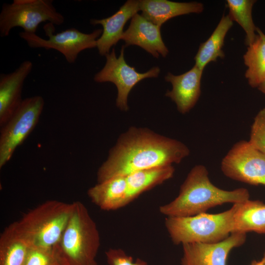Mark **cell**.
<instances>
[{
  "instance_id": "8",
  "label": "cell",
  "mask_w": 265,
  "mask_h": 265,
  "mask_svg": "<svg viewBox=\"0 0 265 265\" xmlns=\"http://www.w3.org/2000/svg\"><path fill=\"white\" fill-rule=\"evenodd\" d=\"M43 28L48 39H44L36 33L24 31L20 32L19 35L30 48L58 51L71 64L76 62L81 51L97 47V41L103 32L102 29H97L90 33H84L77 28H70L54 34V25L50 23Z\"/></svg>"
},
{
  "instance_id": "29",
  "label": "cell",
  "mask_w": 265,
  "mask_h": 265,
  "mask_svg": "<svg viewBox=\"0 0 265 265\" xmlns=\"http://www.w3.org/2000/svg\"><path fill=\"white\" fill-rule=\"evenodd\" d=\"M261 261L263 262L264 265H265V252L264 253V256Z\"/></svg>"
},
{
  "instance_id": "23",
  "label": "cell",
  "mask_w": 265,
  "mask_h": 265,
  "mask_svg": "<svg viewBox=\"0 0 265 265\" xmlns=\"http://www.w3.org/2000/svg\"><path fill=\"white\" fill-rule=\"evenodd\" d=\"M255 0H228L227 3L229 9V16L232 21H236L244 29L246 33L245 43L248 46L251 45L257 38V27L252 16V9Z\"/></svg>"
},
{
  "instance_id": "14",
  "label": "cell",
  "mask_w": 265,
  "mask_h": 265,
  "mask_svg": "<svg viewBox=\"0 0 265 265\" xmlns=\"http://www.w3.org/2000/svg\"><path fill=\"white\" fill-rule=\"evenodd\" d=\"M33 64L24 61L13 72L0 75V126H3L22 102L24 83Z\"/></svg>"
},
{
  "instance_id": "5",
  "label": "cell",
  "mask_w": 265,
  "mask_h": 265,
  "mask_svg": "<svg viewBox=\"0 0 265 265\" xmlns=\"http://www.w3.org/2000/svg\"><path fill=\"white\" fill-rule=\"evenodd\" d=\"M233 208L220 213L206 212L185 217H166L165 226L175 244L215 243L227 238L233 230Z\"/></svg>"
},
{
  "instance_id": "19",
  "label": "cell",
  "mask_w": 265,
  "mask_h": 265,
  "mask_svg": "<svg viewBox=\"0 0 265 265\" xmlns=\"http://www.w3.org/2000/svg\"><path fill=\"white\" fill-rule=\"evenodd\" d=\"M174 172L173 166L169 165L141 170L126 176V205L142 193L171 179Z\"/></svg>"
},
{
  "instance_id": "15",
  "label": "cell",
  "mask_w": 265,
  "mask_h": 265,
  "mask_svg": "<svg viewBox=\"0 0 265 265\" xmlns=\"http://www.w3.org/2000/svg\"><path fill=\"white\" fill-rule=\"evenodd\" d=\"M140 11L139 0H128L112 16L102 19H91L93 26L101 25L103 29L97 41V48L101 55L109 53L123 34V28L127 22Z\"/></svg>"
},
{
  "instance_id": "16",
  "label": "cell",
  "mask_w": 265,
  "mask_h": 265,
  "mask_svg": "<svg viewBox=\"0 0 265 265\" xmlns=\"http://www.w3.org/2000/svg\"><path fill=\"white\" fill-rule=\"evenodd\" d=\"M142 15L153 24L161 26L175 17L192 13H200L204 9L202 3L180 2L167 0H139Z\"/></svg>"
},
{
  "instance_id": "24",
  "label": "cell",
  "mask_w": 265,
  "mask_h": 265,
  "mask_svg": "<svg viewBox=\"0 0 265 265\" xmlns=\"http://www.w3.org/2000/svg\"><path fill=\"white\" fill-rule=\"evenodd\" d=\"M25 265H69L58 244L48 248L31 247Z\"/></svg>"
},
{
  "instance_id": "3",
  "label": "cell",
  "mask_w": 265,
  "mask_h": 265,
  "mask_svg": "<svg viewBox=\"0 0 265 265\" xmlns=\"http://www.w3.org/2000/svg\"><path fill=\"white\" fill-rule=\"evenodd\" d=\"M72 203L48 200L30 210L14 224L31 247L58 244L70 216Z\"/></svg>"
},
{
  "instance_id": "6",
  "label": "cell",
  "mask_w": 265,
  "mask_h": 265,
  "mask_svg": "<svg viewBox=\"0 0 265 265\" xmlns=\"http://www.w3.org/2000/svg\"><path fill=\"white\" fill-rule=\"evenodd\" d=\"M53 2L52 0H14L11 3H4L0 13V36H8L15 27L22 28L26 33H36L42 23L62 25L64 17L57 11Z\"/></svg>"
},
{
  "instance_id": "27",
  "label": "cell",
  "mask_w": 265,
  "mask_h": 265,
  "mask_svg": "<svg viewBox=\"0 0 265 265\" xmlns=\"http://www.w3.org/2000/svg\"><path fill=\"white\" fill-rule=\"evenodd\" d=\"M257 88L265 94V80L258 86Z\"/></svg>"
},
{
  "instance_id": "21",
  "label": "cell",
  "mask_w": 265,
  "mask_h": 265,
  "mask_svg": "<svg viewBox=\"0 0 265 265\" xmlns=\"http://www.w3.org/2000/svg\"><path fill=\"white\" fill-rule=\"evenodd\" d=\"M233 22L229 15L223 16L210 37L202 43L195 56V65L203 71L211 62L215 61L218 58L224 57L222 50L224 39Z\"/></svg>"
},
{
  "instance_id": "13",
  "label": "cell",
  "mask_w": 265,
  "mask_h": 265,
  "mask_svg": "<svg viewBox=\"0 0 265 265\" xmlns=\"http://www.w3.org/2000/svg\"><path fill=\"white\" fill-rule=\"evenodd\" d=\"M195 65L188 71L175 76L168 73L165 80L172 85L165 96L170 98L182 114L188 112L196 105L201 94V80L203 74Z\"/></svg>"
},
{
  "instance_id": "11",
  "label": "cell",
  "mask_w": 265,
  "mask_h": 265,
  "mask_svg": "<svg viewBox=\"0 0 265 265\" xmlns=\"http://www.w3.org/2000/svg\"><path fill=\"white\" fill-rule=\"evenodd\" d=\"M246 234L231 233L215 243L193 242L182 244V265H226L228 255L234 248L241 246Z\"/></svg>"
},
{
  "instance_id": "18",
  "label": "cell",
  "mask_w": 265,
  "mask_h": 265,
  "mask_svg": "<svg viewBox=\"0 0 265 265\" xmlns=\"http://www.w3.org/2000/svg\"><path fill=\"white\" fill-rule=\"evenodd\" d=\"M126 176H116L98 183L87 194L91 201L101 209L112 211L126 205Z\"/></svg>"
},
{
  "instance_id": "1",
  "label": "cell",
  "mask_w": 265,
  "mask_h": 265,
  "mask_svg": "<svg viewBox=\"0 0 265 265\" xmlns=\"http://www.w3.org/2000/svg\"><path fill=\"white\" fill-rule=\"evenodd\" d=\"M187 146L178 140L143 128L132 127L122 133L97 172L100 183L143 169L179 164L189 156Z\"/></svg>"
},
{
  "instance_id": "2",
  "label": "cell",
  "mask_w": 265,
  "mask_h": 265,
  "mask_svg": "<svg viewBox=\"0 0 265 265\" xmlns=\"http://www.w3.org/2000/svg\"><path fill=\"white\" fill-rule=\"evenodd\" d=\"M249 197L248 190L243 187L226 190L216 186L211 182L207 168L198 164L188 173L178 196L160 206L159 211L166 217L190 216L225 203L244 201Z\"/></svg>"
},
{
  "instance_id": "12",
  "label": "cell",
  "mask_w": 265,
  "mask_h": 265,
  "mask_svg": "<svg viewBox=\"0 0 265 265\" xmlns=\"http://www.w3.org/2000/svg\"><path fill=\"white\" fill-rule=\"evenodd\" d=\"M160 29V26L136 13L132 17L121 39L125 42V47L136 45L154 57L158 58L160 54L165 57L169 52L162 39Z\"/></svg>"
},
{
  "instance_id": "30",
  "label": "cell",
  "mask_w": 265,
  "mask_h": 265,
  "mask_svg": "<svg viewBox=\"0 0 265 265\" xmlns=\"http://www.w3.org/2000/svg\"><path fill=\"white\" fill-rule=\"evenodd\" d=\"M90 265H97V263L96 261H94L92 264H91Z\"/></svg>"
},
{
  "instance_id": "7",
  "label": "cell",
  "mask_w": 265,
  "mask_h": 265,
  "mask_svg": "<svg viewBox=\"0 0 265 265\" xmlns=\"http://www.w3.org/2000/svg\"><path fill=\"white\" fill-rule=\"evenodd\" d=\"M42 96H34L23 100L15 111L2 126L0 134V168L11 158L34 129L43 109Z\"/></svg>"
},
{
  "instance_id": "20",
  "label": "cell",
  "mask_w": 265,
  "mask_h": 265,
  "mask_svg": "<svg viewBox=\"0 0 265 265\" xmlns=\"http://www.w3.org/2000/svg\"><path fill=\"white\" fill-rule=\"evenodd\" d=\"M30 245L18 231L14 222L0 237V265H25Z\"/></svg>"
},
{
  "instance_id": "9",
  "label": "cell",
  "mask_w": 265,
  "mask_h": 265,
  "mask_svg": "<svg viewBox=\"0 0 265 265\" xmlns=\"http://www.w3.org/2000/svg\"><path fill=\"white\" fill-rule=\"evenodd\" d=\"M221 170L233 180L265 186V154L253 147L248 141L240 140L222 159Z\"/></svg>"
},
{
  "instance_id": "10",
  "label": "cell",
  "mask_w": 265,
  "mask_h": 265,
  "mask_svg": "<svg viewBox=\"0 0 265 265\" xmlns=\"http://www.w3.org/2000/svg\"><path fill=\"white\" fill-rule=\"evenodd\" d=\"M125 46L122 47L120 54L117 57L115 50L107 53L106 63L103 68L96 73L94 80L97 82H111L117 88L116 106L122 111L129 110L128 97L132 88L141 80L149 78H157L160 73L159 67H154L145 73L137 72L128 65L124 58Z\"/></svg>"
},
{
  "instance_id": "17",
  "label": "cell",
  "mask_w": 265,
  "mask_h": 265,
  "mask_svg": "<svg viewBox=\"0 0 265 265\" xmlns=\"http://www.w3.org/2000/svg\"><path fill=\"white\" fill-rule=\"evenodd\" d=\"M233 233L265 234V204L249 199L233 204Z\"/></svg>"
},
{
  "instance_id": "26",
  "label": "cell",
  "mask_w": 265,
  "mask_h": 265,
  "mask_svg": "<svg viewBox=\"0 0 265 265\" xmlns=\"http://www.w3.org/2000/svg\"><path fill=\"white\" fill-rule=\"evenodd\" d=\"M106 255L109 265H147V262L141 259L134 262L132 257L120 249H109Z\"/></svg>"
},
{
  "instance_id": "28",
  "label": "cell",
  "mask_w": 265,
  "mask_h": 265,
  "mask_svg": "<svg viewBox=\"0 0 265 265\" xmlns=\"http://www.w3.org/2000/svg\"><path fill=\"white\" fill-rule=\"evenodd\" d=\"M250 265H264L262 261H254L251 263Z\"/></svg>"
},
{
  "instance_id": "22",
  "label": "cell",
  "mask_w": 265,
  "mask_h": 265,
  "mask_svg": "<svg viewBox=\"0 0 265 265\" xmlns=\"http://www.w3.org/2000/svg\"><path fill=\"white\" fill-rule=\"evenodd\" d=\"M257 36L243 56L247 67L245 77L252 87H258L265 80V34L257 27Z\"/></svg>"
},
{
  "instance_id": "25",
  "label": "cell",
  "mask_w": 265,
  "mask_h": 265,
  "mask_svg": "<svg viewBox=\"0 0 265 265\" xmlns=\"http://www.w3.org/2000/svg\"><path fill=\"white\" fill-rule=\"evenodd\" d=\"M248 141L253 147L265 154V108L255 116Z\"/></svg>"
},
{
  "instance_id": "4",
  "label": "cell",
  "mask_w": 265,
  "mask_h": 265,
  "mask_svg": "<svg viewBox=\"0 0 265 265\" xmlns=\"http://www.w3.org/2000/svg\"><path fill=\"white\" fill-rule=\"evenodd\" d=\"M59 247L69 265H90L100 245L96 223L81 202L73 203V208Z\"/></svg>"
}]
</instances>
